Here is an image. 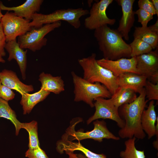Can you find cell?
Here are the masks:
<instances>
[{"label":"cell","mask_w":158,"mask_h":158,"mask_svg":"<svg viewBox=\"0 0 158 158\" xmlns=\"http://www.w3.org/2000/svg\"><path fill=\"white\" fill-rule=\"evenodd\" d=\"M139 96L132 102L122 105L120 107L119 115L125 122V125L118 131L120 138L143 139L146 136L141 125V117L146 106V100L144 88Z\"/></svg>","instance_id":"cell-1"},{"label":"cell","mask_w":158,"mask_h":158,"mask_svg":"<svg viewBox=\"0 0 158 158\" xmlns=\"http://www.w3.org/2000/svg\"><path fill=\"white\" fill-rule=\"evenodd\" d=\"M94 36L104 58L115 60L131 58V48L116 30L103 25L95 30Z\"/></svg>","instance_id":"cell-2"},{"label":"cell","mask_w":158,"mask_h":158,"mask_svg":"<svg viewBox=\"0 0 158 158\" xmlns=\"http://www.w3.org/2000/svg\"><path fill=\"white\" fill-rule=\"evenodd\" d=\"M95 53L79 59L78 62L83 71L84 79L91 83H99L105 86L111 95L118 88L117 77L110 71L99 65Z\"/></svg>","instance_id":"cell-3"},{"label":"cell","mask_w":158,"mask_h":158,"mask_svg":"<svg viewBox=\"0 0 158 158\" xmlns=\"http://www.w3.org/2000/svg\"><path fill=\"white\" fill-rule=\"evenodd\" d=\"M89 13L88 10L81 8L58 10L47 14L36 13L32 15L30 25L32 28H38L45 24L62 20L67 22L75 28L78 29L81 25V17Z\"/></svg>","instance_id":"cell-4"},{"label":"cell","mask_w":158,"mask_h":158,"mask_svg":"<svg viewBox=\"0 0 158 158\" xmlns=\"http://www.w3.org/2000/svg\"><path fill=\"white\" fill-rule=\"evenodd\" d=\"M74 86V101H83L91 107H94L93 101L97 98H110L111 94L104 85L99 83H91L71 72Z\"/></svg>","instance_id":"cell-5"},{"label":"cell","mask_w":158,"mask_h":158,"mask_svg":"<svg viewBox=\"0 0 158 158\" xmlns=\"http://www.w3.org/2000/svg\"><path fill=\"white\" fill-rule=\"evenodd\" d=\"M72 121L62 138L70 141L75 140L80 141L85 139H91L99 142H102L104 139L116 140L120 139L119 137L115 136L108 130L106 122L103 120H96L93 122V129L86 132L80 131H76L75 130V126L82 121L81 118H76Z\"/></svg>","instance_id":"cell-6"},{"label":"cell","mask_w":158,"mask_h":158,"mask_svg":"<svg viewBox=\"0 0 158 158\" xmlns=\"http://www.w3.org/2000/svg\"><path fill=\"white\" fill-rule=\"evenodd\" d=\"M61 21L44 25L38 28H32L25 34L18 37V43L22 49H28L35 52L46 45L47 34L61 27Z\"/></svg>","instance_id":"cell-7"},{"label":"cell","mask_w":158,"mask_h":158,"mask_svg":"<svg viewBox=\"0 0 158 158\" xmlns=\"http://www.w3.org/2000/svg\"><path fill=\"white\" fill-rule=\"evenodd\" d=\"M7 42L16 39L32 28L30 25V21L16 15L13 12L7 11L3 15L0 21Z\"/></svg>","instance_id":"cell-8"},{"label":"cell","mask_w":158,"mask_h":158,"mask_svg":"<svg viewBox=\"0 0 158 158\" xmlns=\"http://www.w3.org/2000/svg\"><path fill=\"white\" fill-rule=\"evenodd\" d=\"M113 0H100L94 3L89 11V16L84 20L85 27L89 30H95L105 25L114 24L115 19L109 18L106 10Z\"/></svg>","instance_id":"cell-9"},{"label":"cell","mask_w":158,"mask_h":158,"mask_svg":"<svg viewBox=\"0 0 158 158\" xmlns=\"http://www.w3.org/2000/svg\"><path fill=\"white\" fill-rule=\"evenodd\" d=\"M95 101L94 104L95 111L87 120V124L94 121L102 118L110 119L115 121L121 129L124 127L125 122L119 115L118 108L114 105L110 98L107 99L98 97Z\"/></svg>","instance_id":"cell-10"},{"label":"cell","mask_w":158,"mask_h":158,"mask_svg":"<svg viewBox=\"0 0 158 158\" xmlns=\"http://www.w3.org/2000/svg\"><path fill=\"white\" fill-rule=\"evenodd\" d=\"M158 47L155 50L135 56L136 67L140 74L152 83H158Z\"/></svg>","instance_id":"cell-11"},{"label":"cell","mask_w":158,"mask_h":158,"mask_svg":"<svg viewBox=\"0 0 158 158\" xmlns=\"http://www.w3.org/2000/svg\"><path fill=\"white\" fill-rule=\"evenodd\" d=\"M97 62L99 65L110 71L116 77L127 72L140 74L136 67L135 56L129 58H123L115 60L103 58L97 60Z\"/></svg>","instance_id":"cell-12"},{"label":"cell","mask_w":158,"mask_h":158,"mask_svg":"<svg viewBox=\"0 0 158 158\" xmlns=\"http://www.w3.org/2000/svg\"><path fill=\"white\" fill-rule=\"evenodd\" d=\"M118 4L121 7L122 14L116 29L123 38L129 40V33L135 21V11L133 10L134 0H117Z\"/></svg>","instance_id":"cell-13"},{"label":"cell","mask_w":158,"mask_h":158,"mask_svg":"<svg viewBox=\"0 0 158 158\" xmlns=\"http://www.w3.org/2000/svg\"><path fill=\"white\" fill-rule=\"evenodd\" d=\"M43 2V0H26L20 5L9 7L4 5L0 1V8L1 10L13 11L17 16L30 21L32 15L40 11Z\"/></svg>","instance_id":"cell-14"},{"label":"cell","mask_w":158,"mask_h":158,"mask_svg":"<svg viewBox=\"0 0 158 158\" xmlns=\"http://www.w3.org/2000/svg\"><path fill=\"white\" fill-rule=\"evenodd\" d=\"M0 81L3 85L15 90L21 95L34 90L32 85H27L21 82L16 73L11 70L4 69L0 72Z\"/></svg>","instance_id":"cell-15"},{"label":"cell","mask_w":158,"mask_h":158,"mask_svg":"<svg viewBox=\"0 0 158 158\" xmlns=\"http://www.w3.org/2000/svg\"><path fill=\"white\" fill-rule=\"evenodd\" d=\"M5 49L9 54L8 60H15L18 64L23 80L26 78L25 72L27 66V50L22 49L16 39L8 41L6 43Z\"/></svg>","instance_id":"cell-16"},{"label":"cell","mask_w":158,"mask_h":158,"mask_svg":"<svg viewBox=\"0 0 158 158\" xmlns=\"http://www.w3.org/2000/svg\"><path fill=\"white\" fill-rule=\"evenodd\" d=\"M118 86L131 89L139 94L145 85L147 78L141 75L127 72L117 76Z\"/></svg>","instance_id":"cell-17"},{"label":"cell","mask_w":158,"mask_h":158,"mask_svg":"<svg viewBox=\"0 0 158 158\" xmlns=\"http://www.w3.org/2000/svg\"><path fill=\"white\" fill-rule=\"evenodd\" d=\"M157 117L154 100H151L147 109L143 111L141 117L142 128L149 139L155 135V123Z\"/></svg>","instance_id":"cell-18"},{"label":"cell","mask_w":158,"mask_h":158,"mask_svg":"<svg viewBox=\"0 0 158 158\" xmlns=\"http://www.w3.org/2000/svg\"><path fill=\"white\" fill-rule=\"evenodd\" d=\"M39 80L41 82L40 89L56 94H59L65 90L64 82L61 76H53L50 74L41 73Z\"/></svg>","instance_id":"cell-19"},{"label":"cell","mask_w":158,"mask_h":158,"mask_svg":"<svg viewBox=\"0 0 158 158\" xmlns=\"http://www.w3.org/2000/svg\"><path fill=\"white\" fill-rule=\"evenodd\" d=\"M56 150L61 154L64 151L73 152L78 150L82 152L87 158H107L106 156L103 154H96L86 148L79 142H73L63 138L57 142Z\"/></svg>","instance_id":"cell-20"},{"label":"cell","mask_w":158,"mask_h":158,"mask_svg":"<svg viewBox=\"0 0 158 158\" xmlns=\"http://www.w3.org/2000/svg\"><path fill=\"white\" fill-rule=\"evenodd\" d=\"M50 93L40 89L32 94L26 93L22 95L20 103L22 106L23 114H29L37 104L44 100Z\"/></svg>","instance_id":"cell-21"},{"label":"cell","mask_w":158,"mask_h":158,"mask_svg":"<svg viewBox=\"0 0 158 158\" xmlns=\"http://www.w3.org/2000/svg\"><path fill=\"white\" fill-rule=\"evenodd\" d=\"M137 97L136 92L134 90L118 86L110 98L114 105L119 108L122 105L132 102Z\"/></svg>","instance_id":"cell-22"},{"label":"cell","mask_w":158,"mask_h":158,"mask_svg":"<svg viewBox=\"0 0 158 158\" xmlns=\"http://www.w3.org/2000/svg\"><path fill=\"white\" fill-rule=\"evenodd\" d=\"M133 36L149 44L154 49L158 47V34L151 31L148 27H135Z\"/></svg>","instance_id":"cell-23"},{"label":"cell","mask_w":158,"mask_h":158,"mask_svg":"<svg viewBox=\"0 0 158 158\" xmlns=\"http://www.w3.org/2000/svg\"><path fill=\"white\" fill-rule=\"evenodd\" d=\"M0 117L10 120L15 127L16 135H18L22 128V123L17 119L15 112L9 106L8 101L0 98Z\"/></svg>","instance_id":"cell-24"},{"label":"cell","mask_w":158,"mask_h":158,"mask_svg":"<svg viewBox=\"0 0 158 158\" xmlns=\"http://www.w3.org/2000/svg\"><path fill=\"white\" fill-rule=\"evenodd\" d=\"M136 138H128L124 142L125 149L120 153L121 158H145L144 151L137 150L135 146Z\"/></svg>","instance_id":"cell-25"},{"label":"cell","mask_w":158,"mask_h":158,"mask_svg":"<svg viewBox=\"0 0 158 158\" xmlns=\"http://www.w3.org/2000/svg\"><path fill=\"white\" fill-rule=\"evenodd\" d=\"M22 128L25 129L29 134V149H33L40 147L37 133V123L32 121L29 123H22Z\"/></svg>","instance_id":"cell-26"},{"label":"cell","mask_w":158,"mask_h":158,"mask_svg":"<svg viewBox=\"0 0 158 158\" xmlns=\"http://www.w3.org/2000/svg\"><path fill=\"white\" fill-rule=\"evenodd\" d=\"M129 44L131 48V57L147 54L152 51V48L149 44L138 38H134Z\"/></svg>","instance_id":"cell-27"},{"label":"cell","mask_w":158,"mask_h":158,"mask_svg":"<svg viewBox=\"0 0 158 158\" xmlns=\"http://www.w3.org/2000/svg\"><path fill=\"white\" fill-rule=\"evenodd\" d=\"M144 89L148 101L158 100V83L154 84L147 80Z\"/></svg>","instance_id":"cell-28"},{"label":"cell","mask_w":158,"mask_h":158,"mask_svg":"<svg viewBox=\"0 0 158 158\" xmlns=\"http://www.w3.org/2000/svg\"><path fill=\"white\" fill-rule=\"evenodd\" d=\"M135 13L137 15L138 22L140 23L143 28L147 27L149 22L153 19V15L141 8L135 12Z\"/></svg>","instance_id":"cell-29"},{"label":"cell","mask_w":158,"mask_h":158,"mask_svg":"<svg viewBox=\"0 0 158 158\" xmlns=\"http://www.w3.org/2000/svg\"><path fill=\"white\" fill-rule=\"evenodd\" d=\"M15 96L11 89L3 85L0 81V98L8 101L13 99Z\"/></svg>","instance_id":"cell-30"},{"label":"cell","mask_w":158,"mask_h":158,"mask_svg":"<svg viewBox=\"0 0 158 158\" xmlns=\"http://www.w3.org/2000/svg\"><path fill=\"white\" fill-rule=\"evenodd\" d=\"M25 156L28 158H49L40 147L33 149H29L25 153Z\"/></svg>","instance_id":"cell-31"},{"label":"cell","mask_w":158,"mask_h":158,"mask_svg":"<svg viewBox=\"0 0 158 158\" xmlns=\"http://www.w3.org/2000/svg\"><path fill=\"white\" fill-rule=\"evenodd\" d=\"M139 8L142 9L154 15L156 14L153 4L149 0H139L138 1Z\"/></svg>","instance_id":"cell-32"},{"label":"cell","mask_w":158,"mask_h":158,"mask_svg":"<svg viewBox=\"0 0 158 158\" xmlns=\"http://www.w3.org/2000/svg\"><path fill=\"white\" fill-rule=\"evenodd\" d=\"M6 38L1 23L0 22V55L2 57L6 55L5 47Z\"/></svg>","instance_id":"cell-33"},{"label":"cell","mask_w":158,"mask_h":158,"mask_svg":"<svg viewBox=\"0 0 158 158\" xmlns=\"http://www.w3.org/2000/svg\"><path fill=\"white\" fill-rule=\"evenodd\" d=\"M65 152L67 154H68V158H87L85 156L80 154H75L73 152L70 151H66Z\"/></svg>","instance_id":"cell-34"},{"label":"cell","mask_w":158,"mask_h":158,"mask_svg":"<svg viewBox=\"0 0 158 158\" xmlns=\"http://www.w3.org/2000/svg\"><path fill=\"white\" fill-rule=\"evenodd\" d=\"M149 29L152 32L158 34V19L155 23L152 25L148 27Z\"/></svg>","instance_id":"cell-35"},{"label":"cell","mask_w":158,"mask_h":158,"mask_svg":"<svg viewBox=\"0 0 158 158\" xmlns=\"http://www.w3.org/2000/svg\"><path fill=\"white\" fill-rule=\"evenodd\" d=\"M152 2L153 6L155 10L156 14L157 16H158V0H152Z\"/></svg>","instance_id":"cell-36"},{"label":"cell","mask_w":158,"mask_h":158,"mask_svg":"<svg viewBox=\"0 0 158 158\" xmlns=\"http://www.w3.org/2000/svg\"><path fill=\"white\" fill-rule=\"evenodd\" d=\"M158 138H157L156 140L154 141L153 143L154 147L156 149H158Z\"/></svg>","instance_id":"cell-37"},{"label":"cell","mask_w":158,"mask_h":158,"mask_svg":"<svg viewBox=\"0 0 158 158\" xmlns=\"http://www.w3.org/2000/svg\"><path fill=\"white\" fill-rule=\"evenodd\" d=\"M5 60L3 58L2 56L0 55V63H4Z\"/></svg>","instance_id":"cell-38"},{"label":"cell","mask_w":158,"mask_h":158,"mask_svg":"<svg viewBox=\"0 0 158 158\" xmlns=\"http://www.w3.org/2000/svg\"><path fill=\"white\" fill-rule=\"evenodd\" d=\"M3 15L2 14L1 12V9L0 8V21L1 19V18L2 17Z\"/></svg>","instance_id":"cell-39"},{"label":"cell","mask_w":158,"mask_h":158,"mask_svg":"<svg viewBox=\"0 0 158 158\" xmlns=\"http://www.w3.org/2000/svg\"></svg>","instance_id":"cell-40"}]
</instances>
